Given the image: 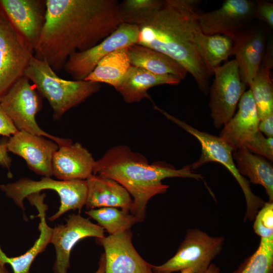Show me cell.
Instances as JSON below:
<instances>
[{"instance_id":"cell-31","label":"cell","mask_w":273,"mask_h":273,"mask_svg":"<svg viewBox=\"0 0 273 273\" xmlns=\"http://www.w3.org/2000/svg\"><path fill=\"white\" fill-rule=\"evenodd\" d=\"M255 233L264 238L273 236V202H265L254 219Z\"/></svg>"},{"instance_id":"cell-20","label":"cell","mask_w":273,"mask_h":273,"mask_svg":"<svg viewBox=\"0 0 273 273\" xmlns=\"http://www.w3.org/2000/svg\"><path fill=\"white\" fill-rule=\"evenodd\" d=\"M86 181L87 195L85 206L87 210L115 207L130 211L132 198L117 181L97 174H93Z\"/></svg>"},{"instance_id":"cell-28","label":"cell","mask_w":273,"mask_h":273,"mask_svg":"<svg viewBox=\"0 0 273 273\" xmlns=\"http://www.w3.org/2000/svg\"><path fill=\"white\" fill-rule=\"evenodd\" d=\"M85 213L98 222L109 235L130 230L137 223L135 217L129 211L115 207H102L88 210Z\"/></svg>"},{"instance_id":"cell-13","label":"cell","mask_w":273,"mask_h":273,"mask_svg":"<svg viewBox=\"0 0 273 273\" xmlns=\"http://www.w3.org/2000/svg\"><path fill=\"white\" fill-rule=\"evenodd\" d=\"M255 6V1L226 0L219 8L200 13L199 22L202 32L208 35H224L232 39L256 20Z\"/></svg>"},{"instance_id":"cell-33","label":"cell","mask_w":273,"mask_h":273,"mask_svg":"<svg viewBox=\"0 0 273 273\" xmlns=\"http://www.w3.org/2000/svg\"><path fill=\"white\" fill-rule=\"evenodd\" d=\"M256 20L265 23L270 29L273 28V4L267 1H255Z\"/></svg>"},{"instance_id":"cell-36","label":"cell","mask_w":273,"mask_h":273,"mask_svg":"<svg viewBox=\"0 0 273 273\" xmlns=\"http://www.w3.org/2000/svg\"><path fill=\"white\" fill-rule=\"evenodd\" d=\"M6 142L0 144V164L9 169L11 164V158L8 155Z\"/></svg>"},{"instance_id":"cell-3","label":"cell","mask_w":273,"mask_h":273,"mask_svg":"<svg viewBox=\"0 0 273 273\" xmlns=\"http://www.w3.org/2000/svg\"><path fill=\"white\" fill-rule=\"evenodd\" d=\"M93 174L113 179L128 191L132 197L129 212L138 222L144 221L149 201L154 196L167 192L169 186L163 184V179L184 177L200 180L203 178L191 165L177 169L163 161L150 164L142 154L123 145L109 149L96 161Z\"/></svg>"},{"instance_id":"cell-2","label":"cell","mask_w":273,"mask_h":273,"mask_svg":"<svg viewBox=\"0 0 273 273\" xmlns=\"http://www.w3.org/2000/svg\"><path fill=\"white\" fill-rule=\"evenodd\" d=\"M199 1L164 0L159 10L139 26L136 44L162 53L180 64L195 80L198 88L208 95L210 75L198 46L201 33Z\"/></svg>"},{"instance_id":"cell-30","label":"cell","mask_w":273,"mask_h":273,"mask_svg":"<svg viewBox=\"0 0 273 273\" xmlns=\"http://www.w3.org/2000/svg\"><path fill=\"white\" fill-rule=\"evenodd\" d=\"M162 0H124L119 3L122 23L140 26L159 10Z\"/></svg>"},{"instance_id":"cell-35","label":"cell","mask_w":273,"mask_h":273,"mask_svg":"<svg viewBox=\"0 0 273 273\" xmlns=\"http://www.w3.org/2000/svg\"><path fill=\"white\" fill-rule=\"evenodd\" d=\"M258 129L267 138H273V113L259 120Z\"/></svg>"},{"instance_id":"cell-26","label":"cell","mask_w":273,"mask_h":273,"mask_svg":"<svg viewBox=\"0 0 273 273\" xmlns=\"http://www.w3.org/2000/svg\"><path fill=\"white\" fill-rule=\"evenodd\" d=\"M131 66L128 47L120 48L103 58L84 80L105 83L116 89Z\"/></svg>"},{"instance_id":"cell-15","label":"cell","mask_w":273,"mask_h":273,"mask_svg":"<svg viewBox=\"0 0 273 273\" xmlns=\"http://www.w3.org/2000/svg\"><path fill=\"white\" fill-rule=\"evenodd\" d=\"M132 238L129 230L96 239L105 250V273H154V265L146 261L137 252Z\"/></svg>"},{"instance_id":"cell-4","label":"cell","mask_w":273,"mask_h":273,"mask_svg":"<svg viewBox=\"0 0 273 273\" xmlns=\"http://www.w3.org/2000/svg\"><path fill=\"white\" fill-rule=\"evenodd\" d=\"M36 89L49 102L54 119L61 117L71 108L98 92L99 83L68 80L59 77L47 62L33 56L24 72Z\"/></svg>"},{"instance_id":"cell-19","label":"cell","mask_w":273,"mask_h":273,"mask_svg":"<svg viewBox=\"0 0 273 273\" xmlns=\"http://www.w3.org/2000/svg\"><path fill=\"white\" fill-rule=\"evenodd\" d=\"M259 122L256 105L249 89L242 96L238 112L223 126L220 136L236 151L259 130Z\"/></svg>"},{"instance_id":"cell-38","label":"cell","mask_w":273,"mask_h":273,"mask_svg":"<svg viewBox=\"0 0 273 273\" xmlns=\"http://www.w3.org/2000/svg\"><path fill=\"white\" fill-rule=\"evenodd\" d=\"M205 273H220V268L218 266L212 263Z\"/></svg>"},{"instance_id":"cell-32","label":"cell","mask_w":273,"mask_h":273,"mask_svg":"<svg viewBox=\"0 0 273 273\" xmlns=\"http://www.w3.org/2000/svg\"><path fill=\"white\" fill-rule=\"evenodd\" d=\"M251 152L273 160V138H266L259 130L244 144Z\"/></svg>"},{"instance_id":"cell-6","label":"cell","mask_w":273,"mask_h":273,"mask_svg":"<svg viewBox=\"0 0 273 273\" xmlns=\"http://www.w3.org/2000/svg\"><path fill=\"white\" fill-rule=\"evenodd\" d=\"M225 238L212 236L197 228L187 230L175 254L159 265L154 273H205L222 251Z\"/></svg>"},{"instance_id":"cell-29","label":"cell","mask_w":273,"mask_h":273,"mask_svg":"<svg viewBox=\"0 0 273 273\" xmlns=\"http://www.w3.org/2000/svg\"><path fill=\"white\" fill-rule=\"evenodd\" d=\"M231 273H273V236L260 238L255 251Z\"/></svg>"},{"instance_id":"cell-16","label":"cell","mask_w":273,"mask_h":273,"mask_svg":"<svg viewBox=\"0 0 273 273\" xmlns=\"http://www.w3.org/2000/svg\"><path fill=\"white\" fill-rule=\"evenodd\" d=\"M0 9L34 52L45 22L46 1L0 0Z\"/></svg>"},{"instance_id":"cell-17","label":"cell","mask_w":273,"mask_h":273,"mask_svg":"<svg viewBox=\"0 0 273 273\" xmlns=\"http://www.w3.org/2000/svg\"><path fill=\"white\" fill-rule=\"evenodd\" d=\"M8 152L22 157L28 167L43 177L53 175L52 159L59 146L52 140L18 130L6 142Z\"/></svg>"},{"instance_id":"cell-27","label":"cell","mask_w":273,"mask_h":273,"mask_svg":"<svg viewBox=\"0 0 273 273\" xmlns=\"http://www.w3.org/2000/svg\"><path fill=\"white\" fill-rule=\"evenodd\" d=\"M233 41L221 34L208 35L201 32L198 38V46L203 62L210 75L215 68L232 55Z\"/></svg>"},{"instance_id":"cell-34","label":"cell","mask_w":273,"mask_h":273,"mask_svg":"<svg viewBox=\"0 0 273 273\" xmlns=\"http://www.w3.org/2000/svg\"><path fill=\"white\" fill-rule=\"evenodd\" d=\"M18 130L0 105V135L10 138Z\"/></svg>"},{"instance_id":"cell-9","label":"cell","mask_w":273,"mask_h":273,"mask_svg":"<svg viewBox=\"0 0 273 273\" xmlns=\"http://www.w3.org/2000/svg\"><path fill=\"white\" fill-rule=\"evenodd\" d=\"M213 75L215 77L209 92V108L213 125L219 128L234 115L246 85L241 80L235 59L215 68Z\"/></svg>"},{"instance_id":"cell-11","label":"cell","mask_w":273,"mask_h":273,"mask_svg":"<svg viewBox=\"0 0 273 273\" xmlns=\"http://www.w3.org/2000/svg\"><path fill=\"white\" fill-rule=\"evenodd\" d=\"M139 34L138 26L122 23L110 35L95 46L71 54L63 68L75 80H84L108 54L137 43Z\"/></svg>"},{"instance_id":"cell-10","label":"cell","mask_w":273,"mask_h":273,"mask_svg":"<svg viewBox=\"0 0 273 273\" xmlns=\"http://www.w3.org/2000/svg\"><path fill=\"white\" fill-rule=\"evenodd\" d=\"M33 54L0 9V98L24 76Z\"/></svg>"},{"instance_id":"cell-12","label":"cell","mask_w":273,"mask_h":273,"mask_svg":"<svg viewBox=\"0 0 273 273\" xmlns=\"http://www.w3.org/2000/svg\"><path fill=\"white\" fill-rule=\"evenodd\" d=\"M271 29L256 20L237 33L233 41L232 55H235L242 82L249 85L264 58Z\"/></svg>"},{"instance_id":"cell-39","label":"cell","mask_w":273,"mask_h":273,"mask_svg":"<svg viewBox=\"0 0 273 273\" xmlns=\"http://www.w3.org/2000/svg\"><path fill=\"white\" fill-rule=\"evenodd\" d=\"M0 273H9V271L5 267V265L0 264Z\"/></svg>"},{"instance_id":"cell-18","label":"cell","mask_w":273,"mask_h":273,"mask_svg":"<svg viewBox=\"0 0 273 273\" xmlns=\"http://www.w3.org/2000/svg\"><path fill=\"white\" fill-rule=\"evenodd\" d=\"M96 161L81 144L59 146L52 159L53 175L59 180H86L93 174Z\"/></svg>"},{"instance_id":"cell-1","label":"cell","mask_w":273,"mask_h":273,"mask_svg":"<svg viewBox=\"0 0 273 273\" xmlns=\"http://www.w3.org/2000/svg\"><path fill=\"white\" fill-rule=\"evenodd\" d=\"M44 24L35 58L60 70L69 56L87 50L122 23L117 0H46Z\"/></svg>"},{"instance_id":"cell-22","label":"cell","mask_w":273,"mask_h":273,"mask_svg":"<svg viewBox=\"0 0 273 273\" xmlns=\"http://www.w3.org/2000/svg\"><path fill=\"white\" fill-rule=\"evenodd\" d=\"M181 81L173 75H160L143 68L131 66L116 89L127 103L139 102L143 99H149V89L155 86L168 84L175 85Z\"/></svg>"},{"instance_id":"cell-23","label":"cell","mask_w":273,"mask_h":273,"mask_svg":"<svg viewBox=\"0 0 273 273\" xmlns=\"http://www.w3.org/2000/svg\"><path fill=\"white\" fill-rule=\"evenodd\" d=\"M131 66L143 68L160 75H173L180 80L188 72L178 63L169 56L147 47L134 44L128 47Z\"/></svg>"},{"instance_id":"cell-8","label":"cell","mask_w":273,"mask_h":273,"mask_svg":"<svg viewBox=\"0 0 273 273\" xmlns=\"http://www.w3.org/2000/svg\"><path fill=\"white\" fill-rule=\"evenodd\" d=\"M35 89L28 78L25 76L19 78L0 98V105L5 113L18 130L47 137L59 146L72 143L71 140L50 134L38 126L35 116L41 104Z\"/></svg>"},{"instance_id":"cell-7","label":"cell","mask_w":273,"mask_h":273,"mask_svg":"<svg viewBox=\"0 0 273 273\" xmlns=\"http://www.w3.org/2000/svg\"><path fill=\"white\" fill-rule=\"evenodd\" d=\"M0 190L23 211L25 209L23 201L29 195L44 190L55 191L60 198V206L57 212L48 218L53 221L68 211H81L85 204L87 184L86 180H61L43 177L39 180H35L22 178L13 183L1 185Z\"/></svg>"},{"instance_id":"cell-5","label":"cell","mask_w":273,"mask_h":273,"mask_svg":"<svg viewBox=\"0 0 273 273\" xmlns=\"http://www.w3.org/2000/svg\"><path fill=\"white\" fill-rule=\"evenodd\" d=\"M154 108L167 119L195 136L200 142L201 154L198 160L191 165L193 170L209 162L219 163L228 169L239 184L245 197L246 203L245 220H254L257 212L265 202L253 193L249 181L238 172L233 158L234 150L220 136L200 131L157 106H154Z\"/></svg>"},{"instance_id":"cell-14","label":"cell","mask_w":273,"mask_h":273,"mask_svg":"<svg viewBox=\"0 0 273 273\" xmlns=\"http://www.w3.org/2000/svg\"><path fill=\"white\" fill-rule=\"evenodd\" d=\"M105 237L104 230L79 214L68 216L65 224L53 228L51 243L54 246L56 258L53 270L54 273H67L70 256L74 246L87 237L96 239Z\"/></svg>"},{"instance_id":"cell-24","label":"cell","mask_w":273,"mask_h":273,"mask_svg":"<svg viewBox=\"0 0 273 273\" xmlns=\"http://www.w3.org/2000/svg\"><path fill=\"white\" fill-rule=\"evenodd\" d=\"M272 43V37L270 36L264 58L249 85L259 120L273 113V84L270 75L273 67Z\"/></svg>"},{"instance_id":"cell-25","label":"cell","mask_w":273,"mask_h":273,"mask_svg":"<svg viewBox=\"0 0 273 273\" xmlns=\"http://www.w3.org/2000/svg\"><path fill=\"white\" fill-rule=\"evenodd\" d=\"M233 158L239 173L253 184L262 186L273 202V167L262 156L254 154L245 146L234 151Z\"/></svg>"},{"instance_id":"cell-21","label":"cell","mask_w":273,"mask_h":273,"mask_svg":"<svg viewBox=\"0 0 273 273\" xmlns=\"http://www.w3.org/2000/svg\"><path fill=\"white\" fill-rule=\"evenodd\" d=\"M45 194L36 193L29 195L27 198L30 203L35 206L40 219L38 229L39 237L33 245L25 253L17 257H8L3 251L0 245V264H10L14 273H29L31 265L36 257L46 249L49 243L52 234L53 228L50 227L46 221V215L47 205L44 203Z\"/></svg>"},{"instance_id":"cell-37","label":"cell","mask_w":273,"mask_h":273,"mask_svg":"<svg viewBox=\"0 0 273 273\" xmlns=\"http://www.w3.org/2000/svg\"><path fill=\"white\" fill-rule=\"evenodd\" d=\"M106 259L104 253H102L100 256L98 263V268L95 273L105 272Z\"/></svg>"}]
</instances>
